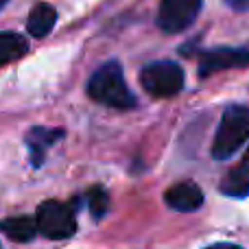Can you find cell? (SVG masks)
Wrapping results in <instances>:
<instances>
[{
	"mask_svg": "<svg viewBox=\"0 0 249 249\" xmlns=\"http://www.w3.org/2000/svg\"><path fill=\"white\" fill-rule=\"evenodd\" d=\"M55 24H57V9L48 2H37L29 13L26 31L33 37H46Z\"/></svg>",
	"mask_w": 249,
	"mask_h": 249,
	"instance_id": "cell-9",
	"label": "cell"
},
{
	"mask_svg": "<svg viewBox=\"0 0 249 249\" xmlns=\"http://www.w3.org/2000/svg\"><path fill=\"white\" fill-rule=\"evenodd\" d=\"M221 193L234 199H243L249 195V166L247 164H238V166L230 168L225 177L221 179Z\"/></svg>",
	"mask_w": 249,
	"mask_h": 249,
	"instance_id": "cell-11",
	"label": "cell"
},
{
	"mask_svg": "<svg viewBox=\"0 0 249 249\" xmlns=\"http://www.w3.org/2000/svg\"><path fill=\"white\" fill-rule=\"evenodd\" d=\"M35 223H37V232L51 241H64L77 232V219L72 208L61 201H44L37 208Z\"/></svg>",
	"mask_w": 249,
	"mask_h": 249,
	"instance_id": "cell-4",
	"label": "cell"
},
{
	"mask_svg": "<svg viewBox=\"0 0 249 249\" xmlns=\"http://www.w3.org/2000/svg\"><path fill=\"white\" fill-rule=\"evenodd\" d=\"M26 48H29V44L20 33H13V31L0 33V66L20 59L26 53Z\"/></svg>",
	"mask_w": 249,
	"mask_h": 249,
	"instance_id": "cell-12",
	"label": "cell"
},
{
	"mask_svg": "<svg viewBox=\"0 0 249 249\" xmlns=\"http://www.w3.org/2000/svg\"><path fill=\"white\" fill-rule=\"evenodd\" d=\"M206 249H243V247L232 245V243H216V245H210V247H206Z\"/></svg>",
	"mask_w": 249,
	"mask_h": 249,
	"instance_id": "cell-15",
	"label": "cell"
},
{
	"mask_svg": "<svg viewBox=\"0 0 249 249\" xmlns=\"http://www.w3.org/2000/svg\"><path fill=\"white\" fill-rule=\"evenodd\" d=\"M7 2H9V0H0V9H2L4 4H7Z\"/></svg>",
	"mask_w": 249,
	"mask_h": 249,
	"instance_id": "cell-17",
	"label": "cell"
},
{
	"mask_svg": "<svg viewBox=\"0 0 249 249\" xmlns=\"http://www.w3.org/2000/svg\"><path fill=\"white\" fill-rule=\"evenodd\" d=\"M0 232L16 243H29L37 234V223L33 216H13L0 221Z\"/></svg>",
	"mask_w": 249,
	"mask_h": 249,
	"instance_id": "cell-10",
	"label": "cell"
},
{
	"mask_svg": "<svg viewBox=\"0 0 249 249\" xmlns=\"http://www.w3.org/2000/svg\"><path fill=\"white\" fill-rule=\"evenodd\" d=\"M243 164H247V166H249V149H247V153H245V162H243Z\"/></svg>",
	"mask_w": 249,
	"mask_h": 249,
	"instance_id": "cell-16",
	"label": "cell"
},
{
	"mask_svg": "<svg viewBox=\"0 0 249 249\" xmlns=\"http://www.w3.org/2000/svg\"><path fill=\"white\" fill-rule=\"evenodd\" d=\"M88 94L96 103H103L114 109H129L136 105V96L127 88L123 77V68L118 61L103 64L88 81Z\"/></svg>",
	"mask_w": 249,
	"mask_h": 249,
	"instance_id": "cell-1",
	"label": "cell"
},
{
	"mask_svg": "<svg viewBox=\"0 0 249 249\" xmlns=\"http://www.w3.org/2000/svg\"><path fill=\"white\" fill-rule=\"evenodd\" d=\"M249 66V48H212L203 51L199 57V77H210L228 68H245Z\"/></svg>",
	"mask_w": 249,
	"mask_h": 249,
	"instance_id": "cell-6",
	"label": "cell"
},
{
	"mask_svg": "<svg viewBox=\"0 0 249 249\" xmlns=\"http://www.w3.org/2000/svg\"><path fill=\"white\" fill-rule=\"evenodd\" d=\"M249 138V107L245 105H230L223 112L212 142V155L216 160H228L245 144Z\"/></svg>",
	"mask_w": 249,
	"mask_h": 249,
	"instance_id": "cell-2",
	"label": "cell"
},
{
	"mask_svg": "<svg viewBox=\"0 0 249 249\" xmlns=\"http://www.w3.org/2000/svg\"><path fill=\"white\" fill-rule=\"evenodd\" d=\"M225 4L236 11H249V0H225Z\"/></svg>",
	"mask_w": 249,
	"mask_h": 249,
	"instance_id": "cell-14",
	"label": "cell"
},
{
	"mask_svg": "<svg viewBox=\"0 0 249 249\" xmlns=\"http://www.w3.org/2000/svg\"><path fill=\"white\" fill-rule=\"evenodd\" d=\"M86 199H88V206H90V212H92L94 219H101V216L107 212L109 197H107V193H105L101 186H94V188L88 190Z\"/></svg>",
	"mask_w": 249,
	"mask_h": 249,
	"instance_id": "cell-13",
	"label": "cell"
},
{
	"mask_svg": "<svg viewBox=\"0 0 249 249\" xmlns=\"http://www.w3.org/2000/svg\"><path fill=\"white\" fill-rule=\"evenodd\" d=\"M164 201L177 212H195L203 206V193L195 181H181L164 193Z\"/></svg>",
	"mask_w": 249,
	"mask_h": 249,
	"instance_id": "cell-7",
	"label": "cell"
},
{
	"mask_svg": "<svg viewBox=\"0 0 249 249\" xmlns=\"http://www.w3.org/2000/svg\"><path fill=\"white\" fill-rule=\"evenodd\" d=\"M201 4L203 0H162L155 24L164 33H181L197 20Z\"/></svg>",
	"mask_w": 249,
	"mask_h": 249,
	"instance_id": "cell-5",
	"label": "cell"
},
{
	"mask_svg": "<svg viewBox=\"0 0 249 249\" xmlns=\"http://www.w3.org/2000/svg\"><path fill=\"white\" fill-rule=\"evenodd\" d=\"M140 83L155 99H171L184 90V68L175 61H153L142 68Z\"/></svg>",
	"mask_w": 249,
	"mask_h": 249,
	"instance_id": "cell-3",
	"label": "cell"
},
{
	"mask_svg": "<svg viewBox=\"0 0 249 249\" xmlns=\"http://www.w3.org/2000/svg\"><path fill=\"white\" fill-rule=\"evenodd\" d=\"M64 131L61 129H46V127H33L26 133V146L31 153V164L39 166L44 162V153L51 144H55L57 140H61Z\"/></svg>",
	"mask_w": 249,
	"mask_h": 249,
	"instance_id": "cell-8",
	"label": "cell"
}]
</instances>
